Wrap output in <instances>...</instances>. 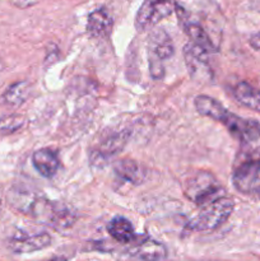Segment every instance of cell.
<instances>
[{"label":"cell","mask_w":260,"mask_h":261,"mask_svg":"<svg viewBox=\"0 0 260 261\" xmlns=\"http://www.w3.org/2000/svg\"><path fill=\"white\" fill-rule=\"evenodd\" d=\"M194 106L201 116L209 117L226 126L229 134L244 145H254L260 142V124L256 120L244 119L231 114L221 102L205 94H199L194 99Z\"/></svg>","instance_id":"1"},{"label":"cell","mask_w":260,"mask_h":261,"mask_svg":"<svg viewBox=\"0 0 260 261\" xmlns=\"http://www.w3.org/2000/svg\"><path fill=\"white\" fill-rule=\"evenodd\" d=\"M5 200L14 211L50 226L59 208V204L51 203L37 191L23 185L12 186L5 195Z\"/></svg>","instance_id":"2"},{"label":"cell","mask_w":260,"mask_h":261,"mask_svg":"<svg viewBox=\"0 0 260 261\" xmlns=\"http://www.w3.org/2000/svg\"><path fill=\"white\" fill-rule=\"evenodd\" d=\"M233 208V200L227 196H222V198L201 206L200 212L189 223V228L191 231L198 232L214 231L223 223H226L227 219L231 217Z\"/></svg>","instance_id":"3"},{"label":"cell","mask_w":260,"mask_h":261,"mask_svg":"<svg viewBox=\"0 0 260 261\" xmlns=\"http://www.w3.org/2000/svg\"><path fill=\"white\" fill-rule=\"evenodd\" d=\"M185 194L191 201L199 206H204L224 195V189L217 178L209 172H199L190 178L185 185Z\"/></svg>","instance_id":"4"},{"label":"cell","mask_w":260,"mask_h":261,"mask_svg":"<svg viewBox=\"0 0 260 261\" xmlns=\"http://www.w3.org/2000/svg\"><path fill=\"white\" fill-rule=\"evenodd\" d=\"M149 54V71L155 79H161L165 74L163 61L173 55V43L165 30H153L148 37Z\"/></svg>","instance_id":"5"},{"label":"cell","mask_w":260,"mask_h":261,"mask_svg":"<svg viewBox=\"0 0 260 261\" xmlns=\"http://www.w3.org/2000/svg\"><path fill=\"white\" fill-rule=\"evenodd\" d=\"M233 185L242 194H256L260 189V154H244L232 176Z\"/></svg>","instance_id":"6"},{"label":"cell","mask_w":260,"mask_h":261,"mask_svg":"<svg viewBox=\"0 0 260 261\" xmlns=\"http://www.w3.org/2000/svg\"><path fill=\"white\" fill-rule=\"evenodd\" d=\"M130 132L127 129H109L105 130L92 148V161L106 162L121 152L129 140Z\"/></svg>","instance_id":"7"},{"label":"cell","mask_w":260,"mask_h":261,"mask_svg":"<svg viewBox=\"0 0 260 261\" xmlns=\"http://www.w3.org/2000/svg\"><path fill=\"white\" fill-rule=\"evenodd\" d=\"M172 12L171 0H144L138 10L135 27L138 31H145L157 24Z\"/></svg>","instance_id":"8"},{"label":"cell","mask_w":260,"mask_h":261,"mask_svg":"<svg viewBox=\"0 0 260 261\" xmlns=\"http://www.w3.org/2000/svg\"><path fill=\"white\" fill-rule=\"evenodd\" d=\"M184 59L189 75L195 82H211L213 79V70L208 61V54L193 43H188L184 47Z\"/></svg>","instance_id":"9"},{"label":"cell","mask_w":260,"mask_h":261,"mask_svg":"<svg viewBox=\"0 0 260 261\" xmlns=\"http://www.w3.org/2000/svg\"><path fill=\"white\" fill-rule=\"evenodd\" d=\"M176 10H177L178 13V18H180V23L183 24L184 31H185L186 35L189 36V38L191 40V43H193V45H195L196 47L205 51L206 54L218 51L219 46L213 42L208 31H206L200 23L189 19L185 10H184L180 5H176Z\"/></svg>","instance_id":"10"},{"label":"cell","mask_w":260,"mask_h":261,"mask_svg":"<svg viewBox=\"0 0 260 261\" xmlns=\"http://www.w3.org/2000/svg\"><path fill=\"white\" fill-rule=\"evenodd\" d=\"M53 242V239L46 232L30 234H15L8 241V249L14 254H30V252L40 251L48 247Z\"/></svg>","instance_id":"11"},{"label":"cell","mask_w":260,"mask_h":261,"mask_svg":"<svg viewBox=\"0 0 260 261\" xmlns=\"http://www.w3.org/2000/svg\"><path fill=\"white\" fill-rule=\"evenodd\" d=\"M112 24L114 20L109 10L106 8H99L88 15L87 31L93 37L107 38L112 31Z\"/></svg>","instance_id":"12"},{"label":"cell","mask_w":260,"mask_h":261,"mask_svg":"<svg viewBox=\"0 0 260 261\" xmlns=\"http://www.w3.org/2000/svg\"><path fill=\"white\" fill-rule=\"evenodd\" d=\"M32 163L41 176L46 178H51L56 175L59 170V158L55 152L47 148L36 150L32 154Z\"/></svg>","instance_id":"13"},{"label":"cell","mask_w":260,"mask_h":261,"mask_svg":"<svg viewBox=\"0 0 260 261\" xmlns=\"http://www.w3.org/2000/svg\"><path fill=\"white\" fill-rule=\"evenodd\" d=\"M31 89H32V87H31L30 82H15L4 92V94L0 98V103L9 107V109H17L27 101L28 96L31 94Z\"/></svg>","instance_id":"14"},{"label":"cell","mask_w":260,"mask_h":261,"mask_svg":"<svg viewBox=\"0 0 260 261\" xmlns=\"http://www.w3.org/2000/svg\"><path fill=\"white\" fill-rule=\"evenodd\" d=\"M133 255L142 261H162L167 256V249L162 242L147 239L135 247Z\"/></svg>","instance_id":"15"},{"label":"cell","mask_w":260,"mask_h":261,"mask_svg":"<svg viewBox=\"0 0 260 261\" xmlns=\"http://www.w3.org/2000/svg\"><path fill=\"white\" fill-rule=\"evenodd\" d=\"M233 96L242 106L260 112V89L247 82H240L233 88Z\"/></svg>","instance_id":"16"},{"label":"cell","mask_w":260,"mask_h":261,"mask_svg":"<svg viewBox=\"0 0 260 261\" xmlns=\"http://www.w3.org/2000/svg\"><path fill=\"white\" fill-rule=\"evenodd\" d=\"M114 170L117 176H120L122 180L127 181V182L142 184V181L144 180L145 172L143 171L142 166L129 158L116 161V163L114 165Z\"/></svg>","instance_id":"17"},{"label":"cell","mask_w":260,"mask_h":261,"mask_svg":"<svg viewBox=\"0 0 260 261\" xmlns=\"http://www.w3.org/2000/svg\"><path fill=\"white\" fill-rule=\"evenodd\" d=\"M110 236L121 244H130L135 239V231L132 222L124 217H115L107 226Z\"/></svg>","instance_id":"18"},{"label":"cell","mask_w":260,"mask_h":261,"mask_svg":"<svg viewBox=\"0 0 260 261\" xmlns=\"http://www.w3.org/2000/svg\"><path fill=\"white\" fill-rule=\"evenodd\" d=\"M25 119L22 115H7V116L0 117V134L8 135L18 132L24 126Z\"/></svg>","instance_id":"19"},{"label":"cell","mask_w":260,"mask_h":261,"mask_svg":"<svg viewBox=\"0 0 260 261\" xmlns=\"http://www.w3.org/2000/svg\"><path fill=\"white\" fill-rule=\"evenodd\" d=\"M10 3L19 9H27V8L37 4L38 0H10Z\"/></svg>","instance_id":"20"},{"label":"cell","mask_w":260,"mask_h":261,"mask_svg":"<svg viewBox=\"0 0 260 261\" xmlns=\"http://www.w3.org/2000/svg\"><path fill=\"white\" fill-rule=\"evenodd\" d=\"M3 205H4V190H3V188L0 186V213H2L3 211Z\"/></svg>","instance_id":"21"},{"label":"cell","mask_w":260,"mask_h":261,"mask_svg":"<svg viewBox=\"0 0 260 261\" xmlns=\"http://www.w3.org/2000/svg\"><path fill=\"white\" fill-rule=\"evenodd\" d=\"M50 261H68V260H66L64 256H55V257H53Z\"/></svg>","instance_id":"22"},{"label":"cell","mask_w":260,"mask_h":261,"mask_svg":"<svg viewBox=\"0 0 260 261\" xmlns=\"http://www.w3.org/2000/svg\"><path fill=\"white\" fill-rule=\"evenodd\" d=\"M3 69H4V63H3V59L0 58V73L3 71Z\"/></svg>","instance_id":"23"},{"label":"cell","mask_w":260,"mask_h":261,"mask_svg":"<svg viewBox=\"0 0 260 261\" xmlns=\"http://www.w3.org/2000/svg\"><path fill=\"white\" fill-rule=\"evenodd\" d=\"M256 195L259 196V199H260V189H259V191H257V193H256Z\"/></svg>","instance_id":"24"}]
</instances>
